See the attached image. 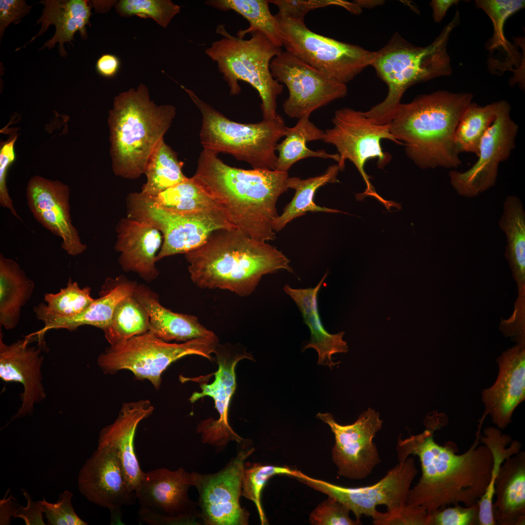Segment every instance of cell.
I'll return each mask as SVG.
<instances>
[{
  "mask_svg": "<svg viewBox=\"0 0 525 525\" xmlns=\"http://www.w3.org/2000/svg\"><path fill=\"white\" fill-rule=\"evenodd\" d=\"M436 424L405 439L399 438L396 451L398 462L411 455L420 459L421 475L410 489L406 505L421 507L430 514L451 505L468 507L478 503L490 482L493 468L490 450L481 442L480 431L467 451L456 453L452 441L441 445L434 440Z\"/></svg>",
  "mask_w": 525,
  "mask_h": 525,
  "instance_id": "6da1fadb",
  "label": "cell"
},
{
  "mask_svg": "<svg viewBox=\"0 0 525 525\" xmlns=\"http://www.w3.org/2000/svg\"><path fill=\"white\" fill-rule=\"evenodd\" d=\"M217 155L203 149L193 178L243 233L261 241L275 240L273 223L279 216L276 204L289 189L288 172L233 167Z\"/></svg>",
  "mask_w": 525,
  "mask_h": 525,
  "instance_id": "7a4b0ae2",
  "label": "cell"
},
{
  "mask_svg": "<svg viewBox=\"0 0 525 525\" xmlns=\"http://www.w3.org/2000/svg\"><path fill=\"white\" fill-rule=\"evenodd\" d=\"M185 257L196 286L228 290L241 297L253 292L265 275L280 270L294 273L290 260L281 251L238 228L214 231L203 245Z\"/></svg>",
  "mask_w": 525,
  "mask_h": 525,
  "instance_id": "3957f363",
  "label": "cell"
},
{
  "mask_svg": "<svg viewBox=\"0 0 525 525\" xmlns=\"http://www.w3.org/2000/svg\"><path fill=\"white\" fill-rule=\"evenodd\" d=\"M469 92L436 91L401 104L389 123L407 157L421 169L462 165L455 143V130L472 102Z\"/></svg>",
  "mask_w": 525,
  "mask_h": 525,
  "instance_id": "277c9868",
  "label": "cell"
},
{
  "mask_svg": "<svg viewBox=\"0 0 525 525\" xmlns=\"http://www.w3.org/2000/svg\"><path fill=\"white\" fill-rule=\"evenodd\" d=\"M172 105H157L140 84L116 96L109 112L112 170L123 178L144 174L148 160L175 116Z\"/></svg>",
  "mask_w": 525,
  "mask_h": 525,
  "instance_id": "5b68a950",
  "label": "cell"
},
{
  "mask_svg": "<svg viewBox=\"0 0 525 525\" xmlns=\"http://www.w3.org/2000/svg\"><path fill=\"white\" fill-rule=\"evenodd\" d=\"M459 13L442 29L429 45L418 47L396 33L382 49L376 52L371 66L388 87L386 98L364 112L374 123L389 124L400 105L405 91L411 86L452 72L447 52L450 35L458 23Z\"/></svg>",
  "mask_w": 525,
  "mask_h": 525,
  "instance_id": "8992f818",
  "label": "cell"
},
{
  "mask_svg": "<svg viewBox=\"0 0 525 525\" xmlns=\"http://www.w3.org/2000/svg\"><path fill=\"white\" fill-rule=\"evenodd\" d=\"M223 37L205 49L206 54L218 68L229 88L231 95L241 92L239 81H245L259 93L263 119L275 118L277 98L283 89L282 84L271 72L270 63L282 50L272 43L262 33H251L248 39L230 34L223 25L216 29Z\"/></svg>",
  "mask_w": 525,
  "mask_h": 525,
  "instance_id": "52a82bcc",
  "label": "cell"
},
{
  "mask_svg": "<svg viewBox=\"0 0 525 525\" xmlns=\"http://www.w3.org/2000/svg\"><path fill=\"white\" fill-rule=\"evenodd\" d=\"M202 116L199 133L203 149L224 153L246 162L254 169L275 170L277 145L287 126L278 114L274 119L242 123L230 120L183 86Z\"/></svg>",
  "mask_w": 525,
  "mask_h": 525,
  "instance_id": "ba28073f",
  "label": "cell"
},
{
  "mask_svg": "<svg viewBox=\"0 0 525 525\" xmlns=\"http://www.w3.org/2000/svg\"><path fill=\"white\" fill-rule=\"evenodd\" d=\"M218 345L217 337L170 343L147 332L110 345L99 355L97 364L106 374L128 370L137 379L147 380L158 389L162 373L172 363L191 355L211 360Z\"/></svg>",
  "mask_w": 525,
  "mask_h": 525,
  "instance_id": "9c48e42d",
  "label": "cell"
},
{
  "mask_svg": "<svg viewBox=\"0 0 525 525\" xmlns=\"http://www.w3.org/2000/svg\"><path fill=\"white\" fill-rule=\"evenodd\" d=\"M275 16L286 51L333 81L346 84L374 60L376 52L317 34L304 20L279 12Z\"/></svg>",
  "mask_w": 525,
  "mask_h": 525,
  "instance_id": "30bf717a",
  "label": "cell"
},
{
  "mask_svg": "<svg viewBox=\"0 0 525 525\" xmlns=\"http://www.w3.org/2000/svg\"><path fill=\"white\" fill-rule=\"evenodd\" d=\"M127 216L148 223L161 233L163 242L157 262L188 253L203 245L215 231L237 228L223 207L178 214L154 207L146 194L133 192L126 198Z\"/></svg>",
  "mask_w": 525,
  "mask_h": 525,
  "instance_id": "8fae6325",
  "label": "cell"
},
{
  "mask_svg": "<svg viewBox=\"0 0 525 525\" xmlns=\"http://www.w3.org/2000/svg\"><path fill=\"white\" fill-rule=\"evenodd\" d=\"M333 126L324 131L322 140L334 145L337 150L339 159L337 162L339 171L344 170L346 160L351 161L362 175L367 186L365 192L356 195L357 200L367 195L374 196L386 206L388 202L383 199L375 191L364 166L367 161L376 159L378 167L383 168L391 159L390 154L383 151L381 142L388 140L402 145L392 135L389 124H379L368 118L363 111L344 107L336 110L332 119Z\"/></svg>",
  "mask_w": 525,
  "mask_h": 525,
  "instance_id": "7c38bea8",
  "label": "cell"
},
{
  "mask_svg": "<svg viewBox=\"0 0 525 525\" xmlns=\"http://www.w3.org/2000/svg\"><path fill=\"white\" fill-rule=\"evenodd\" d=\"M414 459L408 457L390 469L379 481L368 486L345 487L312 478L300 472L298 480L332 497L346 505L356 519L363 516L374 518L376 508L385 505L387 510L406 505L411 484L418 473Z\"/></svg>",
  "mask_w": 525,
  "mask_h": 525,
  "instance_id": "4fadbf2b",
  "label": "cell"
},
{
  "mask_svg": "<svg viewBox=\"0 0 525 525\" xmlns=\"http://www.w3.org/2000/svg\"><path fill=\"white\" fill-rule=\"evenodd\" d=\"M270 68L272 76L288 90L282 107L291 118L310 117L314 111L345 97L348 93L346 84L329 79L286 51L273 58Z\"/></svg>",
  "mask_w": 525,
  "mask_h": 525,
  "instance_id": "5bb4252c",
  "label": "cell"
},
{
  "mask_svg": "<svg viewBox=\"0 0 525 525\" xmlns=\"http://www.w3.org/2000/svg\"><path fill=\"white\" fill-rule=\"evenodd\" d=\"M244 448L220 471L192 472L199 493L200 517L207 525H247L249 513L240 504L245 460L254 452Z\"/></svg>",
  "mask_w": 525,
  "mask_h": 525,
  "instance_id": "9a60e30c",
  "label": "cell"
},
{
  "mask_svg": "<svg viewBox=\"0 0 525 525\" xmlns=\"http://www.w3.org/2000/svg\"><path fill=\"white\" fill-rule=\"evenodd\" d=\"M510 110L509 104L503 100L494 122L481 139L475 163L464 172H449L450 183L458 195L474 197L495 185L499 164L508 158L515 147L519 126L511 118Z\"/></svg>",
  "mask_w": 525,
  "mask_h": 525,
  "instance_id": "2e32d148",
  "label": "cell"
},
{
  "mask_svg": "<svg viewBox=\"0 0 525 525\" xmlns=\"http://www.w3.org/2000/svg\"><path fill=\"white\" fill-rule=\"evenodd\" d=\"M316 418L328 424L334 435L332 456L339 475L352 480L364 479L380 464L373 442L383 424L378 412L368 408L354 423L345 425L337 423L329 413H318Z\"/></svg>",
  "mask_w": 525,
  "mask_h": 525,
  "instance_id": "e0dca14e",
  "label": "cell"
},
{
  "mask_svg": "<svg viewBox=\"0 0 525 525\" xmlns=\"http://www.w3.org/2000/svg\"><path fill=\"white\" fill-rule=\"evenodd\" d=\"M218 368L215 379L210 384L200 385L201 392H194L190 400L193 403L205 396L211 397L218 413L217 420L211 418L199 423L197 432L201 434L203 443L221 448L230 441L244 446L249 445L248 439L238 436L231 428L228 421V411L231 399L236 387L235 368L244 359H253L245 351H233V348L218 345L215 352Z\"/></svg>",
  "mask_w": 525,
  "mask_h": 525,
  "instance_id": "ac0fdd59",
  "label": "cell"
},
{
  "mask_svg": "<svg viewBox=\"0 0 525 525\" xmlns=\"http://www.w3.org/2000/svg\"><path fill=\"white\" fill-rule=\"evenodd\" d=\"M78 486L89 501L108 508L111 524L119 523L122 506L134 503L135 492L127 482L117 451L97 447L80 469Z\"/></svg>",
  "mask_w": 525,
  "mask_h": 525,
  "instance_id": "d6986e66",
  "label": "cell"
},
{
  "mask_svg": "<svg viewBox=\"0 0 525 525\" xmlns=\"http://www.w3.org/2000/svg\"><path fill=\"white\" fill-rule=\"evenodd\" d=\"M26 197L35 219L61 238V247L68 254L74 256L86 250L87 245L82 242L72 224L68 185L58 180L35 175L28 183Z\"/></svg>",
  "mask_w": 525,
  "mask_h": 525,
  "instance_id": "ffe728a7",
  "label": "cell"
},
{
  "mask_svg": "<svg viewBox=\"0 0 525 525\" xmlns=\"http://www.w3.org/2000/svg\"><path fill=\"white\" fill-rule=\"evenodd\" d=\"M498 374L495 383L482 392L485 412L499 429L511 422L516 407L525 399V346L517 344L504 351L496 360Z\"/></svg>",
  "mask_w": 525,
  "mask_h": 525,
  "instance_id": "44dd1931",
  "label": "cell"
},
{
  "mask_svg": "<svg viewBox=\"0 0 525 525\" xmlns=\"http://www.w3.org/2000/svg\"><path fill=\"white\" fill-rule=\"evenodd\" d=\"M33 340L30 335L7 345L0 332V378L7 382L19 383L23 386L21 405L13 420L30 416L35 404L46 398L42 384L41 349L29 346Z\"/></svg>",
  "mask_w": 525,
  "mask_h": 525,
  "instance_id": "7402d4cb",
  "label": "cell"
},
{
  "mask_svg": "<svg viewBox=\"0 0 525 525\" xmlns=\"http://www.w3.org/2000/svg\"><path fill=\"white\" fill-rule=\"evenodd\" d=\"M191 486H194L192 472L182 468L175 471L162 468L143 472L135 494L140 507L161 515L200 514L195 511L196 504L188 495Z\"/></svg>",
  "mask_w": 525,
  "mask_h": 525,
  "instance_id": "603a6c76",
  "label": "cell"
},
{
  "mask_svg": "<svg viewBox=\"0 0 525 525\" xmlns=\"http://www.w3.org/2000/svg\"><path fill=\"white\" fill-rule=\"evenodd\" d=\"M114 249L120 253L119 263L126 272L137 274L147 282L159 276L157 257L163 242L161 232L153 226L128 216L116 227Z\"/></svg>",
  "mask_w": 525,
  "mask_h": 525,
  "instance_id": "cb8c5ba5",
  "label": "cell"
},
{
  "mask_svg": "<svg viewBox=\"0 0 525 525\" xmlns=\"http://www.w3.org/2000/svg\"><path fill=\"white\" fill-rule=\"evenodd\" d=\"M154 408L147 400L125 402L118 417L99 433L98 447L111 446L117 451L127 482L135 492L143 473L135 452V436L139 423L148 418Z\"/></svg>",
  "mask_w": 525,
  "mask_h": 525,
  "instance_id": "d4e9b609",
  "label": "cell"
},
{
  "mask_svg": "<svg viewBox=\"0 0 525 525\" xmlns=\"http://www.w3.org/2000/svg\"><path fill=\"white\" fill-rule=\"evenodd\" d=\"M133 295L148 315V332L158 338L166 342H186L217 337L213 332L202 325L195 316L175 313L163 306L158 294L147 286L138 284Z\"/></svg>",
  "mask_w": 525,
  "mask_h": 525,
  "instance_id": "484cf974",
  "label": "cell"
},
{
  "mask_svg": "<svg viewBox=\"0 0 525 525\" xmlns=\"http://www.w3.org/2000/svg\"><path fill=\"white\" fill-rule=\"evenodd\" d=\"M492 513L496 525L525 524V453L520 451L503 463L494 482Z\"/></svg>",
  "mask_w": 525,
  "mask_h": 525,
  "instance_id": "4316f807",
  "label": "cell"
},
{
  "mask_svg": "<svg viewBox=\"0 0 525 525\" xmlns=\"http://www.w3.org/2000/svg\"><path fill=\"white\" fill-rule=\"evenodd\" d=\"M138 283L124 276L115 279L108 278L102 288L100 297L83 312L76 316L52 320L44 327L32 334L38 345L44 346L46 332L51 329H65L69 331L76 330L79 326L88 325L105 330L109 325L117 305L124 298L133 294Z\"/></svg>",
  "mask_w": 525,
  "mask_h": 525,
  "instance_id": "83f0119b",
  "label": "cell"
},
{
  "mask_svg": "<svg viewBox=\"0 0 525 525\" xmlns=\"http://www.w3.org/2000/svg\"><path fill=\"white\" fill-rule=\"evenodd\" d=\"M40 2L44 5V8L42 15L36 21L41 25L39 31L30 41L16 51L24 48L45 32L51 25H53L55 27V33L41 49L45 47L51 49L58 43L60 55L65 57L68 54L64 47V43L71 44L77 32H79L82 38L88 37L86 25L89 23L91 6L85 0H45Z\"/></svg>",
  "mask_w": 525,
  "mask_h": 525,
  "instance_id": "f1b7e54d",
  "label": "cell"
},
{
  "mask_svg": "<svg viewBox=\"0 0 525 525\" xmlns=\"http://www.w3.org/2000/svg\"><path fill=\"white\" fill-rule=\"evenodd\" d=\"M498 226L504 233L507 244L505 256L518 289L516 302L525 299V210L521 199L508 195L503 205Z\"/></svg>",
  "mask_w": 525,
  "mask_h": 525,
  "instance_id": "f546056e",
  "label": "cell"
},
{
  "mask_svg": "<svg viewBox=\"0 0 525 525\" xmlns=\"http://www.w3.org/2000/svg\"><path fill=\"white\" fill-rule=\"evenodd\" d=\"M35 288L19 264L0 254V325L7 330L18 325L20 310L30 299Z\"/></svg>",
  "mask_w": 525,
  "mask_h": 525,
  "instance_id": "4dcf8cb0",
  "label": "cell"
},
{
  "mask_svg": "<svg viewBox=\"0 0 525 525\" xmlns=\"http://www.w3.org/2000/svg\"><path fill=\"white\" fill-rule=\"evenodd\" d=\"M339 171L337 164L330 166L322 175L306 179L298 177H288L289 189L295 191L291 200L284 208L282 213L273 223V228L278 232L294 219L305 215L307 212H343L335 209L319 206L314 202L317 190L329 183L338 182L337 175Z\"/></svg>",
  "mask_w": 525,
  "mask_h": 525,
  "instance_id": "1f68e13d",
  "label": "cell"
},
{
  "mask_svg": "<svg viewBox=\"0 0 525 525\" xmlns=\"http://www.w3.org/2000/svg\"><path fill=\"white\" fill-rule=\"evenodd\" d=\"M309 118L308 116L302 117L294 126L287 127L285 139L277 145L278 155L275 170L288 172L294 163L310 157L330 158L337 162L339 161L337 153L329 154L324 150L314 151L308 148V142L322 140L324 134V131L316 127Z\"/></svg>",
  "mask_w": 525,
  "mask_h": 525,
  "instance_id": "d6a6232c",
  "label": "cell"
},
{
  "mask_svg": "<svg viewBox=\"0 0 525 525\" xmlns=\"http://www.w3.org/2000/svg\"><path fill=\"white\" fill-rule=\"evenodd\" d=\"M147 196L154 207L175 213H195L222 207L193 176L156 195Z\"/></svg>",
  "mask_w": 525,
  "mask_h": 525,
  "instance_id": "836d02e7",
  "label": "cell"
},
{
  "mask_svg": "<svg viewBox=\"0 0 525 525\" xmlns=\"http://www.w3.org/2000/svg\"><path fill=\"white\" fill-rule=\"evenodd\" d=\"M205 3L222 11L233 10L248 21L249 27L240 30L237 36L243 38L246 34L258 31L276 46H283L281 28L275 15L270 12L268 0H208Z\"/></svg>",
  "mask_w": 525,
  "mask_h": 525,
  "instance_id": "e575fe53",
  "label": "cell"
},
{
  "mask_svg": "<svg viewBox=\"0 0 525 525\" xmlns=\"http://www.w3.org/2000/svg\"><path fill=\"white\" fill-rule=\"evenodd\" d=\"M481 435L480 442L490 450L493 459V468L489 486L479 504L478 524L495 525L492 513V503L494 493V482L503 463L511 456L520 451L522 444L517 440H512L511 437L503 434L498 428L488 427Z\"/></svg>",
  "mask_w": 525,
  "mask_h": 525,
  "instance_id": "d590c367",
  "label": "cell"
},
{
  "mask_svg": "<svg viewBox=\"0 0 525 525\" xmlns=\"http://www.w3.org/2000/svg\"><path fill=\"white\" fill-rule=\"evenodd\" d=\"M183 166L177 154L162 139L149 158L144 172L146 181L141 192L155 196L184 181L188 177L183 173Z\"/></svg>",
  "mask_w": 525,
  "mask_h": 525,
  "instance_id": "8d00e7d4",
  "label": "cell"
},
{
  "mask_svg": "<svg viewBox=\"0 0 525 525\" xmlns=\"http://www.w3.org/2000/svg\"><path fill=\"white\" fill-rule=\"evenodd\" d=\"M503 100L481 106L472 102L461 117L455 133L459 153H472L477 156L481 139L494 122Z\"/></svg>",
  "mask_w": 525,
  "mask_h": 525,
  "instance_id": "74e56055",
  "label": "cell"
},
{
  "mask_svg": "<svg viewBox=\"0 0 525 525\" xmlns=\"http://www.w3.org/2000/svg\"><path fill=\"white\" fill-rule=\"evenodd\" d=\"M89 287L81 288L70 278L66 287L56 294L46 293L44 300L33 308L36 318L45 324L52 320L71 317L83 312L95 299Z\"/></svg>",
  "mask_w": 525,
  "mask_h": 525,
  "instance_id": "f35d334b",
  "label": "cell"
},
{
  "mask_svg": "<svg viewBox=\"0 0 525 525\" xmlns=\"http://www.w3.org/2000/svg\"><path fill=\"white\" fill-rule=\"evenodd\" d=\"M148 315L133 294L122 299L116 306L105 337L110 346L148 332Z\"/></svg>",
  "mask_w": 525,
  "mask_h": 525,
  "instance_id": "ab89813d",
  "label": "cell"
},
{
  "mask_svg": "<svg viewBox=\"0 0 525 525\" xmlns=\"http://www.w3.org/2000/svg\"><path fill=\"white\" fill-rule=\"evenodd\" d=\"M300 472V471L286 466L254 463L246 468L245 467L242 496L254 503L261 525L268 524L261 502L262 492L267 481L276 475H286L296 478L299 475Z\"/></svg>",
  "mask_w": 525,
  "mask_h": 525,
  "instance_id": "60d3db41",
  "label": "cell"
},
{
  "mask_svg": "<svg viewBox=\"0 0 525 525\" xmlns=\"http://www.w3.org/2000/svg\"><path fill=\"white\" fill-rule=\"evenodd\" d=\"M303 319L310 329L311 337L303 351L308 348L314 349L318 354V365L332 368L338 364L332 361V357L335 353L348 351L347 343L343 339L345 332L329 333L322 324L318 308Z\"/></svg>",
  "mask_w": 525,
  "mask_h": 525,
  "instance_id": "b9f144b4",
  "label": "cell"
},
{
  "mask_svg": "<svg viewBox=\"0 0 525 525\" xmlns=\"http://www.w3.org/2000/svg\"><path fill=\"white\" fill-rule=\"evenodd\" d=\"M122 17L134 15L150 18L166 28L180 11V7L170 0H121L116 5Z\"/></svg>",
  "mask_w": 525,
  "mask_h": 525,
  "instance_id": "7bdbcfd3",
  "label": "cell"
},
{
  "mask_svg": "<svg viewBox=\"0 0 525 525\" xmlns=\"http://www.w3.org/2000/svg\"><path fill=\"white\" fill-rule=\"evenodd\" d=\"M475 3L478 7L486 12L493 23V35L488 49L492 50L502 47L504 51L511 52L512 47L504 35L505 23L510 16L525 7V1L477 0Z\"/></svg>",
  "mask_w": 525,
  "mask_h": 525,
  "instance_id": "ee69618b",
  "label": "cell"
},
{
  "mask_svg": "<svg viewBox=\"0 0 525 525\" xmlns=\"http://www.w3.org/2000/svg\"><path fill=\"white\" fill-rule=\"evenodd\" d=\"M268 2L278 7V12L300 20H304L305 16L310 11L330 5L342 6L354 14L361 11V7L355 2L340 0H270Z\"/></svg>",
  "mask_w": 525,
  "mask_h": 525,
  "instance_id": "f6af8a7d",
  "label": "cell"
},
{
  "mask_svg": "<svg viewBox=\"0 0 525 525\" xmlns=\"http://www.w3.org/2000/svg\"><path fill=\"white\" fill-rule=\"evenodd\" d=\"M350 511L344 504L328 496L312 511L309 521L313 525H361L360 520H354L350 517Z\"/></svg>",
  "mask_w": 525,
  "mask_h": 525,
  "instance_id": "bcb514c9",
  "label": "cell"
},
{
  "mask_svg": "<svg viewBox=\"0 0 525 525\" xmlns=\"http://www.w3.org/2000/svg\"><path fill=\"white\" fill-rule=\"evenodd\" d=\"M73 494L65 490L61 493L56 503L48 502L44 497L39 501L44 508V513L49 525H87L88 523L81 519L75 512L71 500Z\"/></svg>",
  "mask_w": 525,
  "mask_h": 525,
  "instance_id": "7dc6e473",
  "label": "cell"
},
{
  "mask_svg": "<svg viewBox=\"0 0 525 525\" xmlns=\"http://www.w3.org/2000/svg\"><path fill=\"white\" fill-rule=\"evenodd\" d=\"M479 504L462 507L454 505L428 514L427 525H478Z\"/></svg>",
  "mask_w": 525,
  "mask_h": 525,
  "instance_id": "c3c4849f",
  "label": "cell"
},
{
  "mask_svg": "<svg viewBox=\"0 0 525 525\" xmlns=\"http://www.w3.org/2000/svg\"><path fill=\"white\" fill-rule=\"evenodd\" d=\"M372 519L375 525H427L428 514L421 507L405 505L385 512H379Z\"/></svg>",
  "mask_w": 525,
  "mask_h": 525,
  "instance_id": "681fc988",
  "label": "cell"
},
{
  "mask_svg": "<svg viewBox=\"0 0 525 525\" xmlns=\"http://www.w3.org/2000/svg\"><path fill=\"white\" fill-rule=\"evenodd\" d=\"M17 136L13 137L5 142L1 147L0 151V206L8 209L11 213L17 218L18 215L9 194L6 186V175L8 167L15 158L14 145Z\"/></svg>",
  "mask_w": 525,
  "mask_h": 525,
  "instance_id": "f907efd6",
  "label": "cell"
},
{
  "mask_svg": "<svg viewBox=\"0 0 525 525\" xmlns=\"http://www.w3.org/2000/svg\"><path fill=\"white\" fill-rule=\"evenodd\" d=\"M327 276V273H326L317 285L313 288L295 289L291 288L288 284L284 285L283 290L295 301L303 318L318 308L317 294Z\"/></svg>",
  "mask_w": 525,
  "mask_h": 525,
  "instance_id": "816d5d0a",
  "label": "cell"
},
{
  "mask_svg": "<svg viewBox=\"0 0 525 525\" xmlns=\"http://www.w3.org/2000/svg\"><path fill=\"white\" fill-rule=\"evenodd\" d=\"M32 6L24 0H0V38L11 24H17L29 14Z\"/></svg>",
  "mask_w": 525,
  "mask_h": 525,
  "instance_id": "f5cc1de1",
  "label": "cell"
},
{
  "mask_svg": "<svg viewBox=\"0 0 525 525\" xmlns=\"http://www.w3.org/2000/svg\"><path fill=\"white\" fill-rule=\"evenodd\" d=\"M23 495L26 499L27 506H18L14 518H21L26 525H45L43 520L44 508L38 501H34L30 494L25 489L21 490Z\"/></svg>",
  "mask_w": 525,
  "mask_h": 525,
  "instance_id": "db71d44e",
  "label": "cell"
},
{
  "mask_svg": "<svg viewBox=\"0 0 525 525\" xmlns=\"http://www.w3.org/2000/svg\"><path fill=\"white\" fill-rule=\"evenodd\" d=\"M139 516L144 523L149 525H191L196 523L199 514H190L178 517L165 516L140 507Z\"/></svg>",
  "mask_w": 525,
  "mask_h": 525,
  "instance_id": "11a10c76",
  "label": "cell"
},
{
  "mask_svg": "<svg viewBox=\"0 0 525 525\" xmlns=\"http://www.w3.org/2000/svg\"><path fill=\"white\" fill-rule=\"evenodd\" d=\"M120 66V61L117 56L111 54H104L97 60L96 69L100 75L110 78L117 74Z\"/></svg>",
  "mask_w": 525,
  "mask_h": 525,
  "instance_id": "9f6ffc18",
  "label": "cell"
},
{
  "mask_svg": "<svg viewBox=\"0 0 525 525\" xmlns=\"http://www.w3.org/2000/svg\"><path fill=\"white\" fill-rule=\"evenodd\" d=\"M17 500L11 495L6 496L0 501V525H9L11 519L14 518L16 511L19 506Z\"/></svg>",
  "mask_w": 525,
  "mask_h": 525,
  "instance_id": "6f0895ef",
  "label": "cell"
},
{
  "mask_svg": "<svg viewBox=\"0 0 525 525\" xmlns=\"http://www.w3.org/2000/svg\"><path fill=\"white\" fill-rule=\"evenodd\" d=\"M458 0H433L430 4L433 11V17L436 22H440L448 10L453 5L459 2Z\"/></svg>",
  "mask_w": 525,
  "mask_h": 525,
  "instance_id": "680465c9",
  "label": "cell"
}]
</instances>
